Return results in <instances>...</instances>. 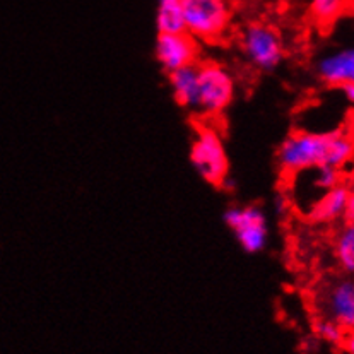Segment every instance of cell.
Here are the masks:
<instances>
[{
    "label": "cell",
    "mask_w": 354,
    "mask_h": 354,
    "mask_svg": "<svg viewBox=\"0 0 354 354\" xmlns=\"http://www.w3.org/2000/svg\"><path fill=\"white\" fill-rule=\"evenodd\" d=\"M354 161V137L344 130L292 132L277 149V162L284 175L315 166L344 169Z\"/></svg>",
    "instance_id": "obj_1"
},
{
    "label": "cell",
    "mask_w": 354,
    "mask_h": 354,
    "mask_svg": "<svg viewBox=\"0 0 354 354\" xmlns=\"http://www.w3.org/2000/svg\"><path fill=\"white\" fill-rule=\"evenodd\" d=\"M190 161L195 171L207 183L225 187L230 175V160L223 144L221 133L212 125H201L195 130L190 146Z\"/></svg>",
    "instance_id": "obj_2"
},
{
    "label": "cell",
    "mask_w": 354,
    "mask_h": 354,
    "mask_svg": "<svg viewBox=\"0 0 354 354\" xmlns=\"http://www.w3.org/2000/svg\"><path fill=\"white\" fill-rule=\"evenodd\" d=\"M185 31L195 39L214 41L227 31L231 7L227 0H182Z\"/></svg>",
    "instance_id": "obj_3"
},
{
    "label": "cell",
    "mask_w": 354,
    "mask_h": 354,
    "mask_svg": "<svg viewBox=\"0 0 354 354\" xmlns=\"http://www.w3.org/2000/svg\"><path fill=\"white\" fill-rule=\"evenodd\" d=\"M245 60L257 71H274L284 59V43L276 28L266 23H250L240 35Z\"/></svg>",
    "instance_id": "obj_4"
},
{
    "label": "cell",
    "mask_w": 354,
    "mask_h": 354,
    "mask_svg": "<svg viewBox=\"0 0 354 354\" xmlns=\"http://www.w3.org/2000/svg\"><path fill=\"white\" fill-rule=\"evenodd\" d=\"M234 77L225 65L205 62L198 65V113L218 117L234 100Z\"/></svg>",
    "instance_id": "obj_5"
},
{
    "label": "cell",
    "mask_w": 354,
    "mask_h": 354,
    "mask_svg": "<svg viewBox=\"0 0 354 354\" xmlns=\"http://www.w3.org/2000/svg\"><path fill=\"white\" fill-rule=\"evenodd\" d=\"M286 178L290 180L288 201L296 211L306 216L325 192L342 182V171L332 166H315L292 173Z\"/></svg>",
    "instance_id": "obj_6"
},
{
    "label": "cell",
    "mask_w": 354,
    "mask_h": 354,
    "mask_svg": "<svg viewBox=\"0 0 354 354\" xmlns=\"http://www.w3.org/2000/svg\"><path fill=\"white\" fill-rule=\"evenodd\" d=\"M320 317L334 320L346 332L354 330V276L334 277L317 291Z\"/></svg>",
    "instance_id": "obj_7"
},
{
    "label": "cell",
    "mask_w": 354,
    "mask_h": 354,
    "mask_svg": "<svg viewBox=\"0 0 354 354\" xmlns=\"http://www.w3.org/2000/svg\"><path fill=\"white\" fill-rule=\"evenodd\" d=\"M225 223L247 254H259L267 247L269 223L267 216L255 205L227 209L225 212Z\"/></svg>",
    "instance_id": "obj_8"
},
{
    "label": "cell",
    "mask_w": 354,
    "mask_h": 354,
    "mask_svg": "<svg viewBox=\"0 0 354 354\" xmlns=\"http://www.w3.org/2000/svg\"><path fill=\"white\" fill-rule=\"evenodd\" d=\"M156 60L168 74L195 65L198 59L197 39L189 32H160L156 39Z\"/></svg>",
    "instance_id": "obj_9"
},
{
    "label": "cell",
    "mask_w": 354,
    "mask_h": 354,
    "mask_svg": "<svg viewBox=\"0 0 354 354\" xmlns=\"http://www.w3.org/2000/svg\"><path fill=\"white\" fill-rule=\"evenodd\" d=\"M317 75L328 86L354 84V46L324 53L315 65Z\"/></svg>",
    "instance_id": "obj_10"
},
{
    "label": "cell",
    "mask_w": 354,
    "mask_h": 354,
    "mask_svg": "<svg viewBox=\"0 0 354 354\" xmlns=\"http://www.w3.org/2000/svg\"><path fill=\"white\" fill-rule=\"evenodd\" d=\"M349 198H351V189L339 183L337 187L325 192L315 202V205L310 209V212L306 216L313 223H320V225H328V223L339 221V219L346 218Z\"/></svg>",
    "instance_id": "obj_11"
},
{
    "label": "cell",
    "mask_w": 354,
    "mask_h": 354,
    "mask_svg": "<svg viewBox=\"0 0 354 354\" xmlns=\"http://www.w3.org/2000/svg\"><path fill=\"white\" fill-rule=\"evenodd\" d=\"M173 97L182 108L197 111L198 104V65L178 68L169 74Z\"/></svg>",
    "instance_id": "obj_12"
},
{
    "label": "cell",
    "mask_w": 354,
    "mask_h": 354,
    "mask_svg": "<svg viewBox=\"0 0 354 354\" xmlns=\"http://www.w3.org/2000/svg\"><path fill=\"white\" fill-rule=\"evenodd\" d=\"M156 26L160 32H183L182 0H156Z\"/></svg>",
    "instance_id": "obj_13"
},
{
    "label": "cell",
    "mask_w": 354,
    "mask_h": 354,
    "mask_svg": "<svg viewBox=\"0 0 354 354\" xmlns=\"http://www.w3.org/2000/svg\"><path fill=\"white\" fill-rule=\"evenodd\" d=\"M334 255L339 267L349 276H354V221H348L335 236Z\"/></svg>",
    "instance_id": "obj_14"
},
{
    "label": "cell",
    "mask_w": 354,
    "mask_h": 354,
    "mask_svg": "<svg viewBox=\"0 0 354 354\" xmlns=\"http://www.w3.org/2000/svg\"><path fill=\"white\" fill-rule=\"evenodd\" d=\"M351 0H310L308 12L320 26H330L348 9Z\"/></svg>",
    "instance_id": "obj_15"
},
{
    "label": "cell",
    "mask_w": 354,
    "mask_h": 354,
    "mask_svg": "<svg viewBox=\"0 0 354 354\" xmlns=\"http://www.w3.org/2000/svg\"><path fill=\"white\" fill-rule=\"evenodd\" d=\"M315 334L317 337L322 339L324 342L334 346H342V341L346 337V330L339 324H335L334 320L325 319V317H319L315 322Z\"/></svg>",
    "instance_id": "obj_16"
},
{
    "label": "cell",
    "mask_w": 354,
    "mask_h": 354,
    "mask_svg": "<svg viewBox=\"0 0 354 354\" xmlns=\"http://www.w3.org/2000/svg\"><path fill=\"white\" fill-rule=\"evenodd\" d=\"M339 89H341L344 100L348 101L349 104H354V84H344V86H341Z\"/></svg>",
    "instance_id": "obj_17"
},
{
    "label": "cell",
    "mask_w": 354,
    "mask_h": 354,
    "mask_svg": "<svg viewBox=\"0 0 354 354\" xmlns=\"http://www.w3.org/2000/svg\"><path fill=\"white\" fill-rule=\"evenodd\" d=\"M342 346L349 354H354V330L353 332H346V337L342 341Z\"/></svg>",
    "instance_id": "obj_18"
},
{
    "label": "cell",
    "mask_w": 354,
    "mask_h": 354,
    "mask_svg": "<svg viewBox=\"0 0 354 354\" xmlns=\"http://www.w3.org/2000/svg\"><path fill=\"white\" fill-rule=\"evenodd\" d=\"M346 219H348V221H354V187L351 190V198H349L348 211H346Z\"/></svg>",
    "instance_id": "obj_19"
}]
</instances>
